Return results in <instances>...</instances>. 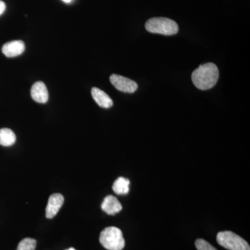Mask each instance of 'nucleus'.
<instances>
[{
  "label": "nucleus",
  "mask_w": 250,
  "mask_h": 250,
  "mask_svg": "<svg viewBox=\"0 0 250 250\" xmlns=\"http://www.w3.org/2000/svg\"><path fill=\"white\" fill-rule=\"evenodd\" d=\"M219 78L218 67L213 62H208L197 67L192 72L191 79L194 85L200 90H208L213 88Z\"/></svg>",
  "instance_id": "f257e3e1"
},
{
  "label": "nucleus",
  "mask_w": 250,
  "mask_h": 250,
  "mask_svg": "<svg viewBox=\"0 0 250 250\" xmlns=\"http://www.w3.org/2000/svg\"><path fill=\"white\" fill-rule=\"evenodd\" d=\"M146 30L153 34L165 36L174 35L179 31V26L170 18H153L146 23Z\"/></svg>",
  "instance_id": "f03ea898"
},
{
  "label": "nucleus",
  "mask_w": 250,
  "mask_h": 250,
  "mask_svg": "<svg viewBox=\"0 0 250 250\" xmlns=\"http://www.w3.org/2000/svg\"><path fill=\"white\" fill-rule=\"evenodd\" d=\"M100 242L108 250H122L125 246L123 232L116 227L105 228L100 233Z\"/></svg>",
  "instance_id": "7ed1b4c3"
},
{
  "label": "nucleus",
  "mask_w": 250,
  "mask_h": 250,
  "mask_svg": "<svg viewBox=\"0 0 250 250\" xmlns=\"http://www.w3.org/2000/svg\"><path fill=\"white\" fill-rule=\"evenodd\" d=\"M217 242L220 246L229 250H250L248 242L232 231L219 232L217 235Z\"/></svg>",
  "instance_id": "20e7f679"
},
{
  "label": "nucleus",
  "mask_w": 250,
  "mask_h": 250,
  "mask_svg": "<svg viewBox=\"0 0 250 250\" xmlns=\"http://www.w3.org/2000/svg\"><path fill=\"white\" fill-rule=\"evenodd\" d=\"M111 83L116 89L123 93H133L137 90L138 84L134 81L118 75L110 77Z\"/></svg>",
  "instance_id": "39448f33"
},
{
  "label": "nucleus",
  "mask_w": 250,
  "mask_h": 250,
  "mask_svg": "<svg viewBox=\"0 0 250 250\" xmlns=\"http://www.w3.org/2000/svg\"><path fill=\"white\" fill-rule=\"evenodd\" d=\"M64 203V197L62 194L54 193L49 197L48 203L46 207V217L53 218L58 213Z\"/></svg>",
  "instance_id": "423d86ee"
},
{
  "label": "nucleus",
  "mask_w": 250,
  "mask_h": 250,
  "mask_svg": "<svg viewBox=\"0 0 250 250\" xmlns=\"http://www.w3.org/2000/svg\"><path fill=\"white\" fill-rule=\"evenodd\" d=\"M31 98L38 103L45 104L48 101L49 93L45 83L37 82L31 87Z\"/></svg>",
  "instance_id": "0eeeda50"
},
{
  "label": "nucleus",
  "mask_w": 250,
  "mask_h": 250,
  "mask_svg": "<svg viewBox=\"0 0 250 250\" xmlns=\"http://www.w3.org/2000/svg\"><path fill=\"white\" fill-rule=\"evenodd\" d=\"M24 49H25V45L23 41H14L5 43L1 50L6 57L11 58V57L21 55L24 52Z\"/></svg>",
  "instance_id": "6e6552de"
},
{
  "label": "nucleus",
  "mask_w": 250,
  "mask_h": 250,
  "mask_svg": "<svg viewBox=\"0 0 250 250\" xmlns=\"http://www.w3.org/2000/svg\"><path fill=\"white\" fill-rule=\"evenodd\" d=\"M122 208H123V206L121 202L113 195H108L105 197L102 204V209L108 215H116V213L121 211Z\"/></svg>",
  "instance_id": "1a4fd4ad"
},
{
  "label": "nucleus",
  "mask_w": 250,
  "mask_h": 250,
  "mask_svg": "<svg viewBox=\"0 0 250 250\" xmlns=\"http://www.w3.org/2000/svg\"><path fill=\"white\" fill-rule=\"evenodd\" d=\"M91 94L95 103L98 104L100 107L108 108L113 106V103L112 99L100 88L94 87L92 88Z\"/></svg>",
  "instance_id": "9d476101"
},
{
  "label": "nucleus",
  "mask_w": 250,
  "mask_h": 250,
  "mask_svg": "<svg viewBox=\"0 0 250 250\" xmlns=\"http://www.w3.org/2000/svg\"><path fill=\"white\" fill-rule=\"evenodd\" d=\"M16 141V134L12 130L8 128L0 129V145L5 147L14 145Z\"/></svg>",
  "instance_id": "9b49d317"
},
{
  "label": "nucleus",
  "mask_w": 250,
  "mask_h": 250,
  "mask_svg": "<svg viewBox=\"0 0 250 250\" xmlns=\"http://www.w3.org/2000/svg\"><path fill=\"white\" fill-rule=\"evenodd\" d=\"M129 179L124 177H119L113 183V191L118 195H126L129 191Z\"/></svg>",
  "instance_id": "f8f14e48"
},
{
  "label": "nucleus",
  "mask_w": 250,
  "mask_h": 250,
  "mask_svg": "<svg viewBox=\"0 0 250 250\" xmlns=\"http://www.w3.org/2000/svg\"><path fill=\"white\" fill-rule=\"evenodd\" d=\"M36 247V240L33 239V238H27L20 242L17 250H35Z\"/></svg>",
  "instance_id": "ddd939ff"
},
{
  "label": "nucleus",
  "mask_w": 250,
  "mask_h": 250,
  "mask_svg": "<svg viewBox=\"0 0 250 250\" xmlns=\"http://www.w3.org/2000/svg\"><path fill=\"white\" fill-rule=\"evenodd\" d=\"M195 246L197 250H218L204 239H197L195 241Z\"/></svg>",
  "instance_id": "4468645a"
},
{
  "label": "nucleus",
  "mask_w": 250,
  "mask_h": 250,
  "mask_svg": "<svg viewBox=\"0 0 250 250\" xmlns=\"http://www.w3.org/2000/svg\"><path fill=\"white\" fill-rule=\"evenodd\" d=\"M5 10H6V4L4 1L0 0V16L4 12Z\"/></svg>",
  "instance_id": "2eb2a0df"
},
{
  "label": "nucleus",
  "mask_w": 250,
  "mask_h": 250,
  "mask_svg": "<svg viewBox=\"0 0 250 250\" xmlns=\"http://www.w3.org/2000/svg\"><path fill=\"white\" fill-rule=\"evenodd\" d=\"M62 1H63L64 2H65V3H70V1H72V0H62Z\"/></svg>",
  "instance_id": "dca6fc26"
},
{
  "label": "nucleus",
  "mask_w": 250,
  "mask_h": 250,
  "mask_svg": "<svg viewBox=\"0 0 250 250\" xmlns=\"http://www.w3.org/2000/svg\"><path fill=\"white\" fill-rule=\"evenodd\" d=\"M75 250L74 249V248H70V249H68V250Z\"/></svg>",
  "instance_id": "f3484780"
}]
</instances>
